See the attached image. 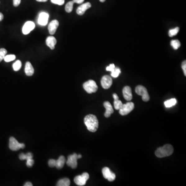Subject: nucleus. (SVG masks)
<instances>
[{
  "label": "nucleus",
  "instance_id": "obj_19",
  "mask_svg": "<svg viewBox=\"0 0 186 186\" xmlns=\"http://www.w3.org/2000/svg\"><path fill=\"white\" fill-rule=\"evenodd\" d=\"M66 162L65 158L63 156H61L57 160H56V168L58 169H61L63 168L64 166L65 163Z\"/></svg>",
  "mask_w": 186,
  "mask_h": 186
},
{
  "label": "nucleus",
  "instance_id": "obj_35",
  "mask_svg": "<svg viewBox=\"0 0 186 186\" xmlns=\"http://www.w3.org/2000/svg\"><path fill=\"white\" fill-rule=\"evenodd\" d=\"M21 3V0H13V5L15 7H18Z\"/></svg>",
  "mask_w": 186,
  "mask_h": 186
},
{
  "label": "nucleus",
  "instance_id": "obj_20",
  "mask_svg": "<svg viewBox=\"0 0 186 186\" xmlns=\"http://www.w3.org/2000/svg\"><path fill=\"white\" fill-rule=\"evenodd\" d=\"M70 184V181L67 178L61 179L57 182V186H69Z\"/></svg>",
  "mask_w": 186,
  "mask_h": 186
},
{
  "label": "nucleus",
  "instance_id": "obj_11",
  "mask_svg": "<svg viewBox=\"0 0 186 186\" xmlns=\"http://www.w3.org/2000/svg\"><path fill=\"white\" fill-rule=\"evenodd\" d=\"M35 28V24L33 21H28L25 23L22 28V33L24 35H28Z\"/></svg>",
  "mask_w": 186,
  "mask_h": 186
},
{
  "label": "nucleus",
  "instance_id": "obj_4",
  "mask_svg": "<svg viewBox=\"0 0 186 186\" xmlns=\"http://www.w3.org/2000/svg\"><path fill=\"white\" fill-rule=\"evenodd\" d=\"M135 92L138 95L141 96L142 100L145 102L149 101V96L147 91L144 86L142 85H138L135 88Z\"/></svg>",
  "mask_w": 186,
  "mask_h": 186
},
{
  "label": "nucleus",
  "instance_id": "obj_27",
  "mask_svg": "<svg viewBox=\"0 0 186 186\" xmlns=\"http://www.w3.org/2000/svg\"><path fill=\"white\" fill-rule=\"evenodd\" d=\"M179 31V27H176V28H174L173 29H170L169 32V35L170 37H173L176 35H177Z\"/></svg>",
  "mask_w": 186,
  "mask_h": 186
},
{
  "label": "nucleus",
  "instance_id": "obj_29",
  "mask_svg": "<svg viewBox=\"0 0 186 186\" xmlns=\"http://www.w3.org/2000/svg\"><path fill=\"white\" fill-rule=\"evenodd\" d=\"M7 50L4 48L0 49V62L4 60L5 57L7 54Z\"/></svg>",
  "mask_w": 186,
  "mask_h": 186
},
{
  "label": "nucleus",
  "instance_id": "obj_31",
  "mask_svg": "<svg viewBox=\"0 0 186 186\" xmlns=\"http://www.w3.org/2000/svg\"><path fill=\"white\" fill-rule=\"evenodd\" d=\"M48 165H49V166L50 167H51V168L55 167L56 166V160H54V159H50L48 161Z\"/></svg>",
  "mask_w": 186,
  "mask_h": 186
},
{
  "label": "nucleus",
  "instance_id": "obj_24",
  "mask_svg": "<svg viewBox=\"0 0 186 186\" xmlns=\"http://www.w3.org/2000/svg\"><path fill=\"white\" fill-rule=\"evenodd\" d=\"M171 45L174 49L177 50L180 47V43L179 40H173L171 41Z\"/></svg>",
  "mask_w": 186,
  "mask_h": 186
},
{
  "label": "nucleus",
  "instance_id": "obj_42",
  "mask_svg": "<svg viewBox=\"0 0 186 186\" xmlns=\"http://www.w3.org/2000/svg\"><path fill=\"white\" fill-rule=\"evenodd\" d=\"M36 1L39 2H46L48 0H36Z\"/></svg>",
  "mask_w": 186,
  "mask_h": 186
},
{
  "label": "nucleus",
  "instance_id": "obj_7",
  "mask_svg": "<svg viewBox=\"0 0 186 186\" xmlns=\"http://www.w3.org/2000/svg\"><path fill=\"white\" fill-rule=\"evenodd\" d=\"M89 174L88 173H84L81 175L77 176L74 179V182L75 184L78 186H84L86 184V183L89 179Z\"/></svg>",
  "mask_w": 186,
  "mask_h": 186
},
{
  "label": "nucleus",
  "instance_id": "obj_33",
  "mask_svg": "<svg viewBox=\"0 0 186 186\" xmlns=\"http://www.w3.org/2000/svg\"><path fill=\"white\" fill-rule=\"evenodd\" d=\"M115 68H116L115 65L114 64H111L109 66L107 67L106 70L107 71H111L112 72V71L114 70Z\"/></svg>",
  "mask_w": 186,
  "mask_h": 186
},
{
  "label": "nucleus",
  "instance_id": "obj_3",
  "mask_svg": "<svg viewBox=\"0 0 186 186\" xmlns=\"http://www.w3.org/2000/svg\"><path fill=\"white\" fill-rule=\"evenodd\" d=\"M83 86L85 91L88 94L95 93L98 89L97 85L94 80H88L83 84Z\"/></svg>",
  "mask_w": 186,
  "mask_h": 186
},
{
  "label": "nucleus",
  "instance_id": "obj_9",
  "mask_svg": "<svg viewBox=\"0 0 186 186\" xmlns=\"http://www.w3.org/2000/svg\"><path fill=\"white\" fill-rule=\"evenodd\" d=\"M49 15L47 12H41L39 16L37 23L41 26H45L48 23Z\"/></svg>",
  "mask_w": 186,
  "mask_h": 186
},
{
  "label": "nucleus",
  "instance_id": "obj_2",
  "mask_svg": "<svg viewBox=\"0 0 186 186\" xmlns=\"http://www.w3.org/2000/svg\"><path fill=\"white\" fill-rule=\"evenodd\" d=\"M174 152V148L171 145L166 144L158 148L155 152V155L158 158L170 156Z\"/></svg>",
  "mask_w": 186,
  "mask_h": 186
},
{
  "label": "nucleus",
  "instance_id": "obj_22",
  "mask_svg": "<svg viewBox=\"0 0 186 186\" xmlns=\"http://www.w3.org/2000/svg\"><path fill=\"white\" fill-rule=\"evenodd\" d=\"M74 2L70 1L69 2H68L66 4V6H65V11L66 12L68 13L71 12L72 11V9H73V6H74Z\"/></svg>",
  "mask_w": 186,
  "mask_h": 186
},
{
  "label": "nucleus",
  "instance_id": "obj_18",
  "mask_svg": "<svg viewBox=\"0 0 186 186\" xmlns=\"http://www.w3.org/2000/svg\"><path fill=\"white\" fill-rule=\"evenodd\" d=\"M25 73L28 76H32L34 74V69L31 63L27 62L25 66Z\"/></svg>",
  "mask_w": 186,
  "mask_h": 186
},
{
  "label": "nucleus",
  "instance_id": "obj_39",
  "mask_svg": "<svg viewBox=\"0 0 186 186\" xmlns=\"http://www.w3.org/2000/svg\"><path fill=\"white\" fill-rule=\"evenodd\" d=\"M113 97L114 99H119V97H118V96L116 94H113Z\"/></svg>",
  "mask_w": 186,
  "mask_h": 186
},
{
  "label": "nucleus",
  "instance_id": "obj_37",
  "mask_svg": "<svg viewBox=\"0 0 186 186\" xmlns=\"http://www.w3.org/2000/svg\"><path fill=\"white\" fill-rule=\"evenodd\" d=\"M19 159L21 160H26V155L25 154H21L19 155Z\"/></svg>",
  "mask_w": 186,
  "mask_h": 186
},
{
  "label": "nucleus",
  "instance_id": "obj_1",
  "mask_svg": "<svg viewBox=\"0 0 186 186\" xmlns=\"http://www.w3.org/2000/svg\"><path fill=\"white\" fill-rule=\"evenodd\" d=\"M84 124L88 130L91 132H96L98 128V120L97 117L93 114H89L85 117Z\"/></svg>",
  "mask_w": 186,
  "mask_h": 186
},
{
  "label": "nucleus",
  "instance_id": "obj_38",
  "mask_svg": "<svg viewBox=\"0 0 186 186\" xmlns=\"http://www.w3.org/2000/svg\"><path fill=\"white\" fill-rule=\"evenodd\" d=\"M72 1L74 2V3H77V4H82L84 0H73Z\"/></svg>",
  "mask_w": 186,
  "mask_h": 186
},
{
  "label": "nucleus",
  "instance_id": "obj_30",
  "mask_svg": "<svg viewBox=\"0 0 186 186\" xmlns=\"http://www.w3.org/2000/svg\"><path fill=\"white\" fill-rule=\"evenodd\" d=\"M52 3L58 5H63L65 3V0H51Z\"/></svg>",
  "mask_w": 186,
  "mask_h": 186
},
{
  "label": "nucleus",
  "instance_id": "obj_23",
  "mask_svg": "<svg viewBox=\"0 0 186 186\" xmlns=\"http://www.w3.org/2000/svg\"><path fill=\"white\" fill-rule=\"evenodd\" d=\"M21 62L20 60H17L12 65V68H13L14 70L15 71H17L20 70V68L21 67Z\"/></svg>",
  "mask_w": 186,
  "mask_h": 186
},
{
  "label": "nucleus",
  "instance_id": "obj_5",
  "mask_svg": "<svg viewBox=\"0 0 186 186\" xmlns=\"http://www.w3.org/2000/svg\"><path fill=\"white\" fill-rule=\"evenodd\" d=\"M134 105L132 102H128L126 104H123L122 107L119 110L120 114L122 116H126L134 110Z\"/></svg>",
  "mask_w": 186,
  "mask_h": 186
},
{
  "label": "nucleus",
  "instance_id": "obj_17",
  "mask_svg": "<svg viewBox=\"0 0 186 186\" xmlns=\"http://www.w3.org/2000/svg\"><path fill=\"white\" fill-rule=\"evenodd\" d=\"M46 43L51 50H53L55 48V46L57 44V39L53 36H49L46 39Z\"/></svg>",
  "mask_w": 186,
  "mask_h": 186
},
{
  "label": "nucleus",
  "instance_id": "obj_14",
  "mask_svg": "<svg viewBox=\"0 0 186 186\" xmlns=\"http://www.w3.org/2000/svg\"><path fill=\"white\" fill-rule=\"evenodd\" d=\"M59 26V22L57 20H52V21L50 22V23L48 25V30L50 34L53 35L55 34Z\"/></svg>",
  "mask_w": 186,
  "mask_h": 186
},
{
  "label": "nucleus",
  "instance_id": "obj_21",
  "mask_svg": "<svg viewBox=\"0 0 186 186\" xmlns=\"http://www.w3.org/2000/svg\"><path fill=\"white\" fill-rule=\"evenodd\" d=\"M176 103H177L176 99L175 98H172L166 101L165 102V105L166 108H171L172 107L175 106Z\"/></svg>",
  "mask_w": 186,
  "mask_h": 186
},
{
  "label": "nucleus",
  "instance_id": "obj_34",
  "mask_svg": "<svg viewBox=\"0 0 186 186\" xmlns=\"http://www.w3.org/2000/svg\"><path fill=\"white\" fill-rule=\"evenodd\" d=\"M182 69L183 70L185 76H186V61H184L182 64Z\"/></svg>",
  "mask_w": 186,
  "mask_h": 186
},
{
  "label": "nucleus",
  "instance_id": "obj_10",
  "mask_svg": "<svg viewBox=\"0 0 186 186\" xmlns=\"http://www.w3.org/2000/svg\"><path fill=\"white\" fill-rule=\"evenodd\" d=\"M78 158V155L77 154H72L69 155L68 157L67 161V165L69 166H70L72 169H75L78 166L77 163V160Z\"/></svg>",
  "mask_w": 186,
  "mask_h": 186
},
{
  "label": "nucleus",
  "instance_id": "obj_16",
  "mask_svg": "<svg viewBox=\"0 0 186 186\" xmlns=\"http://www.w3.org/2000/svg\"><path fill=\"white\" fill-rule=\"evenodd\" d=\"M103 106L106 109V111L105 113V116L106 117H109L111 116V114L114 112V110L111 103L109 102H105L103 103Z\"/></svg>",
  "mask_w": 186,
  "mask_h": 186
},
{
  "label": "nucleus",
  "instance_id": "obj_12",
  "mask_svg": "<svg viewBox=\"0 0 186 186\" xmlns=\"http://www.w3.org/2000/svg\"><path fill=\"white\" fill-rule=\"evenodd\" d=\"M101 84L104 89H108L112 84V79L109 75H104L101 80Z\"/></svg>",
  "mask_w": 186,
  "mask_h": 186
},
{
  "label": "nucleus",
  "instance_id": "obj_41",
  "mask_svg": "<svg viewBox=\"0 0 186 186\" xmlns=\"http://www.w3.org/2000/svg\"><path fill=\"white\" fill-rule=\"evenodd\" d=\"M3 18H4V16H3V14L1 12H0V21H2Z\"/></svg>",
  "mask_w": 186,
  "mask_h": 186
},
{
  "label": "nucleus",
  "instance_id": "obj_28",
  "mask_svg": "<svg viewBox=\"0 0 186 186\" xmlns=\"http://www.w3.org/2000/svg\"><path fill=\"white\" fill-rule=\"evenodd\" d=\"M122 105H123V103H122V102L120 100H119V99H114V108L116 110H119L120 109V108L122 107Z\"/></svg>",
  "mask_w": 186,
  "mask_h": 186
},
{
  "label": "nucleus",
  "instance_id": "obj_25",
  "mask_svg": "<svg viewBox=\"0 0 186 186\" xmlns=\"http://www.w3.org/2000/svg\"><path fill=\"white\" fill-rule=\"evenodd\" d=\"M120 73H121V71L120 68L119 67H116L114 70L111 72V76L114 78H117L119 77Z\"/></svg>",
  "mask_w": 186,
  "mask_h": 186
},
{
  "label": "nucleus",
  "instance_id": "obj_43",
  "mask_svg": "<svg viewBox=\"0 0 186 186\" xmlns=\"http://www.w3.org/2000/svg\"><path fill=\"white\" fill-rule=\"evenodd\" d=\"M82 158V155H78V158L80 159Z\"/></svg>",
  "mask_w": 186,
  "mask_h": 186
},
{
  "label": "nucleus",
  "instance_id": "obj_8",
  "mask_svg": "<svg viewBox=\"0 0 186 186\" xmlns=\"http://www.w3.org/2000/svg\"><path fill=\"white\" fill-rule=\"evenodd\" d=\"M103 177L107 179L109 182H113L115 180L116 178V174L113 173L108 167H105L102 170Z\"/></svg>",
  "mask_w": 186,
  "mask_h": 186
},
{
  "label": "nucleus",
  "instance_id": "obj_32",
  "mask_svg": "<svg viewBox=\"0 0 186 186\" xmlns=\"http://www.w3.org/2000/svg\"><path fill=\"white\" fill-rule=\"evenodd\" d=\"M34 161L33 159H28V160H26V166H28V167H31V166H32L34 165Z\"/></svg>",
  "mask_w": 186,
  "mask_h": 186
},
{
  "label": "nucleus",
  "instance_id": "obj_26",
  "mask_svg": "<svg viewBox=\"0 0 186 186\" xmlns=\"http://www.w3.org/2000/svg\"><path fill=\"white\" fill-rule=\"evenodd\" d=\"M16 59L15 55L14 54H9L6 55L4 58V60L6 62H11L12 61L15 60Z\"/></svg>",
  "mask_w": 186,
  "mask_h": 186
},
{
  "label": "nucleus",
  "instance_id": "obj_6",
  "mask_svg": "<svg viewBox=\"0 0 186 186\" xmlns=\"http://www.w3.org/2000/svg\"><path fill=\"white\" fill-rule=\"evenodd\" d=\"M9 147L11 151H17L21 148H24L25 145L23 143H19L15 138L11 137L9 138Z\"/></svg>",
  "mask_w": 186,
  "mask_h": 186
},
{
  "label": "nucleus",
  "instance_id": "obj_40",
  "mask_svg": "<svg viewBox=\"0 0 186 186\" xmlns=\"http://www.w3.org/2000/svg\"><path fill=\"white\" fill-rule=\"evenodd\" d=\"M25 186H32V184L30 183V182H26V183L25 184Z\"/></svg>",
  "mask_w": 186,
  "mask_h": 186
},
{
  "label": "nucleus",
  "instance_id": "obj_44",
  "mask_svg": "<svg viewBox=\"0 0 186 186\" xmlns=\"http://www.w3.org/2000/svg\"><path fill=\"white\" fill-rule=\"evenodd\" d=\"M99 1H100V2H104L106 0H99Z\"/></svg>",
  "mask_w": 186,
  "mask_h": 186
},
{
  "label": "nucleus",
  "instance_id": "obj_15",
  "mask_svg": "<svg viewBox=\"0 0 186 186\" xmlns=\"http://www.w3.org/2000/svg\"><path fill=\"white\" fill-rule=\"evenodd\" d=\"M123 94L124 98L127 101H130L132 99V91L131 88L128 86H126L123 89Z\"/></svg>",
  "mask_w": 186,
  "mask_h": 186
},
{
  "label": "nucleus",
  "instance_id": "obj_36",
  "mask_svg": "<svg viewBox=\"0 0 186 186\" xmlns=\"http://www.w3.org/2000/svg\"><path fill=\"white\" fill-rule=\"evenodd\" d=\"M25 155H26V160L29 159H32L33 157V155L31 152H28Z\"/></svg>",
  "mask_w": 186,
  "mask_h": 186
},
{
  "label": "nucleus",
  "instance_id": "obj_13",
  "mask_svg": "<svg viewBox=\"0 0 186 186\" xmlns=\"http://www.w3.org/2000/svg\"><path fill=\"white\" fill-rule=\"evenodd\" d=\"M91 6H92V5L89 2L82 4L80 6H79L77 8V11H76L77 14L80 16L83 15L88 9H89V8L91 7Z\"/></svg>",
  "mask_w": 186,
  "mask_h": 186
}]
</instances>
